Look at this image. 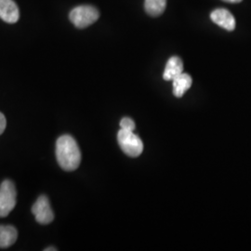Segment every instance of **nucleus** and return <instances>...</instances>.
<instances>
[{
  "label": "nucleus",
  "instance_id": "7",
  "mask_svg": "<svg viewBox=\"0 0 251 251\" xmlns=\"http://www.w3.org/2000/svg\"><path fill=\"white\" fill-rule=\"evenodd\" d=\"M0 18L8 24L18 22L20 11L14 0H0Z\"/></svg>",
  "mask_w": 251,
  "mask_h": 251
},
{
  "label": "nucleus",
  "instance_id": "4",
  "mask_svg": "<svg viewBox=\"0 0 251 251\" xmlns=\"http://www.w3.org/2000/svg\"><path fill=\"white\" fill-rule=\"evenodd\" d=\"M16 189L14 183L6 179L0 186V218L9 215L16 206Z\"/></svg>",
  "mask_w": 251,
  "mask_h": 251
},
{
  "label": "nucleus",
  "instance_id": "2",
  "mask_svg": "<svg viewBox=\"0 0 251 251\" xmlns=\"http://www.w3.org/2000/svg\"><path fill=\"white\" fill-rule=\"evenodd\" d=\"M100 17L98 9L90 5H81L71 10L69 19L77 28H86L93 25Z\"/></svg>",
  "mask_w": 251,
  "mask_h": 251
},
{
  "label": "nucleus",
  "instance_id": "13",
  "mask_svg": "<svg viewBox=\"0 0 251 251\" xmlns=\"http://www.w3.org/2000/svg\"><path fill=\"white\" fill-rule=\"evenodd\" d=\"M6 126H7L6 117L2 113H0V135L4 132V130L6 128Z\"/></svg>",
  "mask_w": 251,
  "mask_h": 251
},
{
  "label": "nucleus",
  "instance_id": "9",
  "mask_svg": "<svg viewBox=\"0 0 251 251\" xmlns=\"http://www.w3.org/2000/svg\"><path fill=\"white\" fill-rule=\"evenodd\" d=\"M173 82V94L175 97L180 98L183 96V94L191 88L192 86V77L188 74H180L179 76H177Z\"/></svg>",
  "mask_w": 251,
  "mask_h": 251
},
{
  "label": "nucleus",
  "instance_id": "6",
  "mask_svg": "<svg viewBox=\"0 0 251 251\" xmlns=\"http://www.w3.org/2000/svg\"><path fill=\"white\" fill-rule=\"evenodd\" d=\"M210 18L214 24L227 31H233L235 28V19L228 9H215L211 12Z\"/></svg>",
  "mask_w": 251,
  "mask_h": 251
},
{
  "label": "nucleus",
  "instance_id": "5",
  "mask_svg": "<svg viewBox=\"0 0 251 251\" xmlns=\"http://www.w3.org/2000/svg\"><path fill=\"white\" fill-rule=\"evenodd\" d=\"M32 212L36 217V222L40 225H50L54 220L53 211L46 196L38 198L32 207Z\"/></svg>",
  "mask_w": 251,
  "mask_h": 251
},
{
  "label": "nucleus",
  "instance_id": "11",
  "mask_svg": "<svg viewBox=\"0 0 251 251\" xmlns=\"http://www.w3.org/2000/svg\"><path fill=\"white\" fill-rule=\"evenodd\" d=\"M167 7V0H145L144 9L152 17H158L165 11Z\"/></svg>",
  "mask_w": 251,
  "mask_h": 251
},
{
  "label": "nucleus",
  "instance_id": "10",
  "mask_svg": "<svg viewBox=\"0 0 251 251\" xmlns=\"http://www.w3.org/2000/svg\"><path fill=\"white\" fill-rule=\"evenodd\" d=\"M18 233L16 228L10 225H0V248L6 249L16 242Z\"/></svg>",
  "mask_w": 251,
  "mask_h": 251
},
{
  "label": "nucleus",
  "instance_id": "8",
  "mask_svg": "<svg viewBox=\"0 0 251 251\" xmlns=\"http://www.w3.org/2000/svg\"><path fill=\"white\" fill-rule=\"evenodd\" d=\"M183 72V63L179 57L173 56L170 58L166 64L163 78L165 80L172 81Z\"/></svg>",
  "mask_w": 251,
  "mask_h": 251
},
{
  "label": "nucleus",
  "instance_id": "1",
  "mask_svg": "<svg viewBox=\"0 0 251 251\" xmlns=\"http://www.w3.org/2000/svg\"><path fill=\"white\" fill-rule=\"evenodd\" d=\"M56 157L59 165L64 171H75L79 167L80 149L72 136L63 135L57 140Z\"/></svg>",
  "mask_w": 251,
  "mask_h": 251
},
{
  "label": "nucleus",
  "instance_id": "15",
  "mask_svg": "<svg viewBox=\"0 0 251 251\" xmlns=\"http://www.w3.org/2000/svg\"><path fill=\"white\" fill-rule=\"evenodd\" d=\"M57 251V250H56V249H53V248H52V247H51V248H50V249H46L45 250V251Z\"/></svg>",
  "mask_w": 251,
  "mask_h": 251
},
{
  "label": "nucleus",
  "instance_id": "12",
  "mask_svg": "<svg viewBox=\"0 0 251 251\" xmlns=\"http://www.w3.org/2000/svg\"><path fill=\"white\" fill-rule=\"evenodd\" d=\"M120 126H121L122 129L129 130V131H134L136 125H135L134 121L131 118L124 117L120 121Z\"/></svg>",
  "mask_w": 251,
  "mask_h": 251
},
{
  "label": "nucleus",
  "instance_id": "3",
  "mask_svg": "<svg viewBox=\"0 0 251 251\" xmlns=\"http://www.w3.org/2000/svg\"><path fill=\"white\" fill-rule=\"evenodd\" d=\"M117 142L122 151L130 157H137L144 151L143 141L133 131L121 128L117 133Z\"/></svg>",
  "mask_w": 251,
  "mask_h": 251
},
{
  "label": "nucleus",
  "instance_id": "14",
  "mask_svg": "<svg viewBox=\"0 0 251 251\" xmlns=\"http://www.w3.org/2000/svg\"><path fill=\"white\" fill-rule=\"evenodd\" d=\"M225 2H229V3H239L242 0H224Z\"/></svg>",
  "mask_w": 251,
  "mask_h": 251
}]
</instances>
